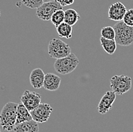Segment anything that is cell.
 Listing matches in <instances>:
<instances>
[{
    "mask_svg": "<svg viewBox=\"0 0 133 132\" xmlns=\"http://www.w3.org/2000/svg\"><path fill=\"white\" fill-rule=\"evenodd\" d=\"M17 107V103L13 102L7 103L0 113V124L3 130L11 131L16 125Z\"/></svg>",
    "mask_w": 133,
    "mask_h": 132,
    "instance_id": "1",
    "label": "cell"
},
{
    "mask_svg": "<svg viewBox=\"0 0 133 132\" xmlns=\"http://www.w3.org/2000/svg\"><path fill=\"white\" fill-rule=\"evenodd\" d=\"M115 38L117 45L129 46L133 44V27L125 25L123 21H117L114 25Z\"/></svg>",
    "mask_w": 133,
    "mask_h": 132,
    "instance_id": "2",
    "label": "cell"
},
{
    "mask_svg": "<svg viewBox=\"0 0 133 132\" xmlns=\"http://www.w3.org/2000/svg\"><path fill=\"white\" fill-rule=\"evenodd\" d=\"M79 64V60L74 53H70L66 57L56 59L54 68L58 74H68L73 72Z\"/></svg>",
    "mask_w": 133,
    "mask_h": 132,
    "instance_id": "3",
    "label": "cell"
},
{
    "mask_svg": "<svg viewBox=\"0 0 133 132\" xmlns=\"http://www.w3.org/2000/svg\"><path fill=\"white\" fill-rule=\"evenodd\" d=\"M48 53L51 58L58 59L70 55L71 53V49L68 44L61 39L53 38L49 43Z\"/></svg>",
    "mask_w": 133,
    "mask_h": 132,
    "instance_id": "4",
    "label": "cell"
},
{
    "mask_svg": "<svg viewBox=\"0 0 133 132\" xmlns=\"http://www.w3.org/2000/svg\"><path fill=\"white\" fill-rule=\"evenodd\" d=\"M110 86L116 95H123L131 90L132 78L124 74L114 75L110 78Z\"/></svg>",
    "mask_w": 133,
    "mask_h": 132,
    "instance_id": "5",
    "label": "cell"
},
{
    "mask_svg": "<svg viewBox=\"0 0 133 132\" xmlns=\"http://www.w3.org/2000/svg\"><path fill=\"white\" fill-rule=\"evenodd\" d=\"M61 6L56 0L43 2L39 7L36 8V16L42 21H50L52 15L59 9H62Z\"/></svg>",
    "mask_w": 133,
    "mask_h": 132,
    "instance_id": "6",
    "label": "cell"
},
{
    "mask_svg": "<svg viewBox=\"0 0 133 132\" xmlns=\"http://www.w3.org/2000/svg\"><path fill=\"white\" fill-rule=\"evenodd\" d=\"M53 112V109L49 103H40L30 112L33 120L38 123L46 122Z\"/></svg>",
    "mask_w": 133,
    "mask_h": 132,
    "instance_id": "7",
    "label": "cell"
},
{
    "mask_svg": "<svg viewBox=\"0 0 133 132\" xmlns=\"http://www.w3.org/2000/svg\"><path fill=\"white\" fill-rule=\"evenodd\" d=\"M41 96L39 93L29 90H26L21 97V103L30 112L33 111L41 103Z\"/></svg>",
    "mask_w": 133,
    "mask_h": 132,
    "instance_id": "8",
    "label": "cell"
},
{
    "mask_svg": "<svg viewBox=\"0 0 133 132\" xmlns=\"http://www.w3.org/2000/svg\"><path fill=\"white\" fill-rule=\"evenodd\" d=\"M116 93L112 91H107L104 93V95L100 100L98 106V111L100 114L104 115L108 113L112 109L113 104L116 99Z\"/></svg>",
    "mask_w": 133,
    "mask_h": 132,
    "instance_id": "9",
    "label": "cell"
},
{
    "mask_svg": "<svg viewBox=\"0 0 133 132\" xmlns=\"http://www.w3.org/2000/svg\"><path fill=\"white\" fill-rule=\"evenodd\" d=\"M127 9L124 5L120 2H117L112 4L108 9V18L115 21H123L125 14Z\"/></svg>",
    "mask_w": 133,
    "mask_h": 132,
    "instance_id": "10",
    "label": "cell"
},
{
    "mask_svg": "<svg viewBox=\"0 0 133 132\" xmlns=\"http://www.w3.org/2000/svg\"><path fill=\"white\" fill-rule=\"evenodd\" d=\"M61 83V78L53 73H47L45 74L43 87L49 91H55L59 89Z\"/></svg>",
    "mask_w": 133,
    "mask_h": 132,
    "instance_id": "11",
    "label": "cell"
},
{
    "mask_svg": "<svg viewBox=\"0 0 133 132\" xmlns=\"http://www.w3.org/2000/svg\"><path fill=\"white\" fill-rule=\"evenodd\" d=\"M45 73L42 69L37 68L33 69L30 74V82L33 88L40 89L43 87Z\"/></svg>",
    "mask_w": 133,
    "mask_h": 132,
    "instance_id": "12",
    "label": "cell"
},
{
    "mask_svg": "<svg viewBox=\"0 0 133 132\" xmlns=\"http://www.w3.org/2000/svg\"><path fill=\"white\" fill-rule=\"evenodd\" d=\"M39 123L32 119L16 124L13 131L15 132H39Z\"/></svg>",
    "mask_w": 133,
    "mask_h": 132,
    "instance_id": "13",
    "label": "cell"
},
{
    "mask_svg": "<svg viewBox=\"0 0 133 132\" xmlns=\"http://www.w3.org/2000/svg\"><path fill=\"white\" fill-rule=\"evenodd\" d=\"M32 116L30 112L25 107L22 103H18L17 107V118L16 124L32 120Z\"/></svg>",
    "mask_w": 133,
    "mask_h": 132,
    "instance_id": "14",
    "label": "cell"
},
{
    "mask_svg": "<svg viewBox=\"0 0 133 132\" xmlns=\"http://www.w3.org/2000/svg\"><path fill=\"white\" fill-rule=\"evenodd\" d=\"M57 33L60 37L62 38H66L70 39L73 36V27L72 26L66 22H63L61 25H59L58 27H56Z\"/></svg>",
    "mask_w": 133,
    "mask_h": 132,
    "instance_id": "15",
    "label": "cell"
},
{
    "mask_svg": "<svg viewBox=\"0 0 133 132\" xmlns=\"http://www.w3.org/2000/svg\"><path fill=\"white\" fill-rule=\"evenodd\" d=\"M80 19L79 13L73 8H69L64 11V22L66 24L74 26Z\"/></svg>",
    "mask_w": 133,
    "mask_h": 132,
    "instance_id": "16",
    "label": "cell"
},
{
    "mask_svg": "<svg viewBox=\"0 0 133 132\" xmlns=\"http://www.w3.org/2000/svg\"><path fill=\"white\" fill-rule=\"evenodd\" d=\"M100 42H101V46L108 54L113 55L116 52L117 44L114 40H108L101 37L100 39Z\"/></svg>",
    "mask_w": 133,
    "mask_h": 132,
    "instance_id": "17",
    "label": "cell"
},
{
    "mask_svg": "<svg viewBox=\"0 0 133 132\" xmlns=\"http://www.w3.org/2000/svg\"><path fill=\"white\" fill-rule=\"evenodd\" d=\"M51 22L55 27H58L64 21V11L63 9H59L56 11L51 17Z\"/></svg>",
    "mask_w": 133,
    "mask_h": 132,
    "instance_id": "18",
    "label": "cell"
},
{
    "mask_svg": "<svg viewBox=\"0 0 133 132\" xmlns=\"http://www.w3.org/2000/svg\"><path fill=\"white\" fill-rule=\"evenodd\" d=\"M101 35L102 37L108 40H114L115 38V30L114 27L106 26L102 27L101 31Z\"/></svg>",
    "mask_w": 133,
    "mask_h": 132,
    "instance_id": "19",
    "label": "cell"
},
{
    "mask_svg": "<svg viewBox=\"0 0 133 132\" xmlns=\"http://www.w3.org/2000/svg\"><path fill=\"white\" fill-rule=\"evenodd\" d=\"M21 1L23 5L31 9L37 8L43 3L42 0H21Z\"/></svg>",
    "mask_w": 133,
    "mask_h": 132,
    "instance_id": "20",
    "label": "cell"
},
{
    "mask_svg": "<svg viewBox=\"0 0 133 132\" xmlns=\"http://www.w3.org/2000/svg\"><path fill=\"white\" fill-rule=\"evenodd\" d=\"M123 21L125 25L133 27V8H129L126 11L123 18Z\"/></svg>",
    "mask_w": 133,
    "mask_h": 132,
    "instance_id": "21",
    "label": "cell"
},
{
    "mask_svg": "<svg viewBox=\"0 0 133 132\" xmlns=\"http://www.w3.org/2000/svg\"><path fill=\"white\" fill-rule=\"evenodd\" d=\"M58 3L61 5V6H66V5H70L74 4L75 0H56Z\"/></svg>",
    "mask_w": 133,
    "mask_h": 132,
    "instance_id": "22",
    "label": "cell"
},
{
    "mask_svg": "<svg viewBox=\"0 0 133 132\" xmlns=\"http://www.w3.org/2000/svg\"><path fill=\"white\" fill-rule=\"evenodd\" d=\"M43 2H52V1H55V0H42Z\"/></svg>",
    "mask_w": 133,
    "mask_h": 132,
    "instance_id": "23",
    "label": "cell"
},
{
    "mask_svg": "<svg viewBox=\"0 0 133 132\" xmlns=\"http://www.w3.org/2000/svg\"><path fill=\"white\" fill-rule=\"evenodd\" d=\"M0 17H1V11H0Z\"/></svg>",
    "mask_w": 133,
    "mask_h": 132,
    "instance_id": "24",
    "label": "cell"
},
{
    "mask_svg": "<svg viewBox=\"0 0 133 132\" xmlns=\"http://www.w3.org/2000/svg\"><path fill=\"white\" fill-rule=\"evenodd\" d=\"M0 132H2V131H1V130H0Z\"/></svg>",
    "mask_w": 133,
    "mask_h": 132,
    "instance_id": "25",
    "label": "cell"
}]
</instances>
